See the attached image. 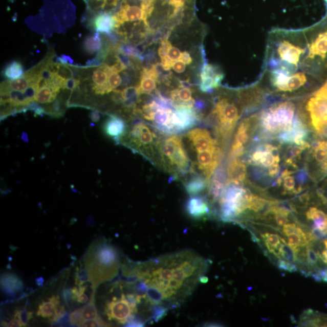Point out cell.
Listing matches in <instances>:
<instances>
[{
    "instance_id": "6da1fadb",
    "label": "cell",
    "mask_w": 327,
    "mask_h": 327,
    "mask_svg": "<svg viewBox=\"0 0 327 327\" xmlns=\"http://www.w3.org/2000/svg\"><path fill=\"white\" fill-rule=\"evenodd\" d=\"M208 267L203 257L186 250L124 266L123 273L135 277V292L144 296L151 309L162 306L169 310L192 294Z\"/></svg>"
},
{
    "instance_id": "7a4b0ae2",
    "label": "cell",
    "mask_w": 327,
    "mask_h": 327,
    "mask_svg": "<svg viewBox=\"0 0 327 327\" xmlns=\"http://www.w3.org/2000/svg\"><path fill=\"white\" fill-rule=\"evenodd\" d=\"M296 106L290 101L277 102L264 111L260 124L267 133L277 134L291 130L295 120Z\"/></svg>"
},
{
    "instance_id": "3957f363",
    "label": "cell",
    "mask_w": 327,
    "mask_h": 327,
    "mask_svg": "<svg viewBox=\"0 0 327 327\" xmlns=\"http://www.w3.org/2000/svg\"><path fill=\"white\" fill-rule=\"evenodd\" d=\"M158 150L166 168L178 174H185L190 170V160L181 138L170 135L158 143Z\"/></svg>"
},
{
    "instance_id": "277c9868",
    "label": "cell",
    "mask_w": 327,
    "mask_h": 327,
    "mask_svg": "<svg viewBox=\"0 0 327 327\" xmlns=\"http://www.w3.org/2000/svg\"><path fill=\"white\" fill-rule=\"evenodd\" d=\"M243 183L227 180L219 200L220 218L223 222L231 223L248 209L244 198Z\"/></svg>"
},
{
    "instance_id": "5b68a950",
    "label": "cell",
    "mask_w": 327,
    "mask_h": 327,
    "mask_svg": "<svg viewBox=\"0 0 327 327\" xmlns=\"http://www.w3.org/2000/svg\"><path fill=\"white\" fill-rule=\"evenodd\" d=\"M241 112L235 101L227 97L217 98L209 118L216 124V131L221 137H229L237 121Z\"/></svg>"
},
{
    "instance_id": "8992f818",
    "label": "cell",
    "mask_w": 327,
    "mask_h": 327,
    "mask_svg": "<svg viewBox=\"0 0 327 327\" xmlns=\"http://www.w3.org/2000/svg\"><path fill=\"white\" fill-rule=\"evenodd\" d=\"M173 110L160 107L152 100L139 110L145 120L152 122L154 127L165 135H175L172 121Z\"/></svg>"
},
{
    "instance_id": "52a82bcc",
    "label": "cell",
    "mask_w": 327,
    "mask_h": 327,
    "mask_svg": "<svg viewBox=\"0 0 327 327\" xmlns=\"http://www.w3.org/2000/svg\"><path fill=\"white\" fill-rule=\"evenodd\" d=\"M156 138L157 135L146 124L138 122L128 133L126 144L132 149L147 154L148 151L153 150Z\"/></svg>"
},
{
    "instance_id": "ba28073f",
    "label": "cell",
    "mask_w": 327,
    "mask_h": 327,
    "mask_svg": "<svg viewBox=\"0 0 327 327\" xmlns=\"http://www.w3.org/2000/svg\"><path fill=\"white\" fill-rule=\"evenodd\" d=\"M105 313L109 320L125 325L128 320L137 316L135 315L138 313V308L131 304L122 291L120 297L114 296L107 302Z\"/></svg>"
},
{
    "instance_id": "9c48e42d",
    "label": "cell",
    "mask_w": 327,
    "mask_h": 327,
    "mask_svg": "<svg viewBox=\"0 0 327 327\" xmlns=\"http://www.w3.org/2000/svg\"><path fill=\"white\" fill-rule=\"evenodd\" d=\"M95 272L99 274L102 272L103 277H107L104 272L112 276L117 273L118 268V254L114 247L109 244H102L96 250L95 253Z\"/></svg>"
},
{
    "instance_id": "30bf717a",
    "label": "cell",
    "mask_w": 327,
    "mask_h": 327,
    "mask_svg": "<svg viewBox=\"0 0 327 327\" xmlns=\"http://www.w3.org/2000/svg\"><path fill=\"white\" fill-rule=\"evenodd\" d=\"M132 0H123L118 12L114 15L117 22L116 28H120L125 22L143 21L148 26L147 19L150 15L145 9L143 0L139 6Z\"/></svg>"
},
{
    "instance_id": "8fae6325",
    "label": "cell",
    "mask_w": 327,
    "mask_h": 327,
    "mask_svg": "<svg viewBox=\"0 0 327 327\" xmlns=\"http://www.w3.org/2000/svg\"><path fill=\"white\" fill-rule=\"evenodd\" d=\"M259 120V115H254L241 122L237 128L230 150V157L232 159L234 158H238L244 154V145L249 141L250 134L252 133V130L256 126Z\"/></svg>"
},
{
    "instance_id": "7c38bea8",
    "label": "cell",
    "mask_w": 327,
    "mask_h": 327,
    "mask_svg": "<svg viewBox=\"0 0 327 327\" xmlns=\"http://www.w3.org/2000/svg\"><path fill=\"white\" fill-rule=\"evenodd\" d=\"M200 120V116L193 107L185 105L175 107L172 121L176 134L195 126Z\"/></svg>"
},
{
    "instance_id": "4fadbf2b",
    "label": "cell",
    "mask_w": 327,
    "mask_h": 327,
    "mask_svg": "<svg viewBox=\"0 0 327 327\" xmlns=\"http://www.w3.org/2000/svg\"><path fill=\"white\" fill-rule=\"evenodd\" d=\"M197 154V166L202 171L204 176L210 181L211 177L220 163V148L216 147L213 149L201 151Z\"/></svg>"
},
{
    "instance_id": "5bb4252c",
    "label": "cell",
    "mask_w": 327,
    "mask_h": 327,
    "mask_svg": "<svg viewBox=\"0 0 327 327\" xmlns=\"http://www.w3.org/2000/svg\"><path fill=\"white\" fill-rule=\"evenodd\" d=\"M186 137L197 153L217 147L216 141L213 140L210 132L204 128H194L188 132Z\"/></svg>"
},
{
    "instance_id": "9a60e30c",
    "label": "cell",
    "mask_w": 327,
    "mask_h": 327,
    "mask_svg": "<svg viewBox=\"0 0 327 327\" xmlns=\"http://www.w3.org/2000/svg\"><path fill=\"white\" fill-rule=\"evenodd\" d=\"M65 312L64 307L60 306L59 297L52 296L47 301L39 304L36 314L42 318H48L51 323H55Z\"/></svg>"
},
{
    "instance_id": "2e32d148",
    "label": "cell",
    "mask_w": 327,
    "mask_h": 327,
    "mask_svg": "<svg viewBox=\"0 0 327 327\" xmlns=\"http://www.w3.org/2000/svg\"><path fill=\"white\" fill-rule=\"evenodd\" d=\"M226 171L223 167H220L213 173L208 188V199L210 203H215L222 195L226 185Z\"/></svg>"
},
{
    "instance_id": "e0dca14e",
    "label": "cell",
    "mask_w": 327,
    "mask_h": 327,
    "mask_svg": "<svg viewBox=\"0 0 327 327\" xmlns=\"http://www.w3.org/2000/svg\"><path fill=\"white\" fill-rule=\"evenodd\" d=\"M126 127V124L123 119L112 115H109V118L104 125L105 134L113 139L117 143H120L124 137Z\"/></svg>"
},
{
    "instance_id": "ac0fdd59",
    "label": "cell",
    "mask_w": 327,
    "mask_h": 327,
    "mask_svg": "<svg viewBox=\"0 0 327 327\" xmlns=\"http://www.w3.org/2000/svg\"><path fill=\"white\" fill-rule=\"evenodd\" d=\"M187 212L194 219H202L210 213L209 203L206 198L200 196L191 197L187 201Z\"/></svg>"
},
{
    "instance_id": "d6986e66",
    "label": "cell",
    "mask_w": 327,
    "mask_h": 327,
    "mask_svg": "<svg viewBox=\"0 0 327 327\" xmlns=\"http://www.w3.org/2000/svg\"><path fill=\"white\" fill-rule=\"evenodd\" d=\"M158 75L154 64L144 68L142 71L140 83L137 88L140 94H150L156 89Z\"/></svg>"
},
{
    "instance_id": "ffe728a7",
    "label": "cell",
    "mask_w": 327,
    "mask_h": 327,
    "mask_svg": "<svg viewBox=\"0 0 327 327\" xmlns=\"http://www.w3.org/2000/svg\"><path fill=\"white\" fill-rule=\"evenodd\" d=\"M92 24L97 32L106 34L113 31L117 27L114 15L109 12L98 13L92 19Z\"/></svg>"
},
{
    "instance_id": "44dd1931",
    "label": "cell",
    "mask_w": 327,
    "mask_h": 327,
    "mask_svg": "<svg viewBox=\"0 0 327 327\" xmlns=\"http://www.w3.org/2000/svg\"><path fill=\"white\" fill-rule=\"evenodd\" d=\"M1 286L3 292L9 296H15L24 289L22 280L12 273L3 274L1 277Z\"/></svg>"
},
{
    "instance_id": "7402d4cb",
    "label": "cell",
    "mask_w": 327,
    "mask_h": 327,
    "mask_svg": "<svg viewBox=\"0 0 327 327\" xmlns=\"http://www.w3.org/2000/svg\"><path fill=\"white\" fill-rule=\"evenodd\" d=\"M210 181L204 176L194 175L184 184L185 189L190 196H198L209 188Z\"/></svg>"
},
{
    "instance_id": "603a6c76",
    "label": "cell",
    "mask_w": 327,
    "mask_h": 327,
    "mask_svg": "<svg viewBox=\"0 0 327 327\" xmlns=\"http://www.w3.org/2000/svg\"><path fill=\"white\" fill-rule=\"evenodd\" d=\"M39 91L35 97V101L41 104H48L54 101L60 89L51 86L46 83L42 77L39 82Z\"/></svg>"
},
{
    "instance_id": "cb8c5ba5",
    "label": "cell",
    "mask_w": 327,
    "mask_h": 327,
    "mask_svg": "<svg viewBox=\"0 0 327 327\" xmlns=\"http://www.w3.org/2000/svg\"><path fill=\"white\" fill-rule=\"evenodd\" d=\"M170 98L175 106L185 105L193 107L195 100L192 97V92L189 88L180 86L170 92Z\"/></svg>"
},
{
    "instance_id": "d4e9b609",
    "label": "cell",
    "mask_w": 327,
    "mask_h": 327,
    "mask_svg": "<svg viewBox=\"0 0 327 327\" xmlns=\"http://www.w3.org/2000/svg\"><path fill=\"white\" fill-rule=\"evenodd\" d=\"M246 166L238 158H234L227 168L229 181L242 182L246 178Z\"/></svg>"
},
{
    "instance_id": "484cf974",
    "label": "cell",
    "mask_w": 327,
    "mask_h": 327,
    "mask_svg": "<svg viewBox=\"0 0 327 327\" xmlns=\"http://www.w3.org/2000/svg\"><path fill=\"white\" fill-rule=\"evenodd\" d=\"M306 215L307 219L313 221L312 229H318L327 235V214L316 207H311Z\"/></svg>"
},
{
    "instance_id": "4316f807",
    "label": "cell",
    "mask_w": 327,
    "mask_h": 327,
    "mask_svg": "<svg viewBox=\"0 0 327 327\" xmlns=\"http://www.w3.org/2000/svg\"><path fill=\"white\" fill-rule=\"evenodd\" d=\"M122 99L124 106L128 108H136L137 104L140 100V92L137 87L130 86L121 91Z\"/></svg>"
},
{
    "instance_id": "83f0119b",
    "label": "cell",
    "mask_w": 327,
    "mask_h": 327,
    "mask_svg": "<svg viewBox=\"0 0 327 327\" xmlns=\"http://www.w3.org/2000/svg\"><path fill=\"white\" fill-rule=\"evenodd\" d=\"M261 236L269 253L280 258L279 248L281 245V237L278 234L270 233L262 234Z\"/></svg>"
},
{
    "instance_id": "f1b7e54d",
    "label": "cell",
    "mask_w": 327,
    "mask_h": 327,
    "mask_svg": "<svg viewBox=\"0 0 327 327\" xmlns=\"http://www.w3.org/2000/svg\"><path fill=\"white\" fill-rule=\"evenodd\" d=\"M200 76L201 80L207 78H212L221 82L223 81L224 77V74L217 66L210 64L207 62L203 65Z\"/></svg>"
},
{
    "instance_id": "f546056e",
    "label": "cell",
    "mask_w": 327,
    "mask_h": 327,
    "mask_svg": "<svg viewBox=\"0 0 327 327\" xmlns=\"http://www.w3.org/2000/svg\"><path fill=\"white\" fill-rule=\"evenodd\" d=\"M5 77L9 80H15L24 75V69L20 62L14 61L9 64L4 71Z\"/></svg>"
},
{
    "instance_id": "4dcf8cb0",
    "label": "cell",
    "mask_w": 327,
    "mask_h": 327,
    "mask_svg": "<svg viewBox=\"0 0 327 327\" xmlns=\"http://www.w3.org/2000/svg\"><path fill=\"white\" fill-rule=\"evenodd\" d=\"M102 39L99 32L95 33L94 35L88 36L85 38L84 42L85 51L89 54H93L98 51H100L102 48Z\"/></svg>"
},
{
    "instance_id": "1f68e13d",
    "label": "cell",
    "mask_w": 327,
    "mask_h": 327,
    "mask_svg": "<svg viewBox=\"0 0 327 327\" xmlns=\"http://www.w3.org/2000/svg\"><path fill=\"white\" fill-rule=\"evenodd\" d=\"M95 303V290H93L90 300L86 305L82 307V321L83 320L100 318Z\"/></svg>"
},
{
    "instance_id": "d6a6232c",
    "label": "cell",
    "mask_w": 327,
    "mask_h": 327,
    "mask_svg": "<svg viewBox=\"0 0 327 327\" xmlns=\"http://www.w3.org/2000/svg\"><path fill=\"white\" fill-rule=\"evenodd\" d=\"M279 161L280 158L278 155H274L272 151H267L264 148L263 156L257 165L269 168L274 165L279 163Z\"/></svg>"
},
{
    "instance_id": "836d02e7",
    "label": "cell",
    "mask_w": 327,
    "mask_h": 327,
    "mask_svg": "<svg viewBox=\"0 0 327 327\" xmlns=\"http://www.w3.org/2000/svg\"><path fill=\"white\" fill-rule=\"evenodd\" d=\"M280 257L290 263H296V257L295 250L291 247L286 241L281 238V245L279 248Z\"/></svg>"
},
{
    "instance_id": "e575fe53",
    "label": "cell",
    "mask_w": 327,
    "mask_h": 327,
    "mask_svg": "<svg viewBox=\"0 0 327 327\" xmlns=\"http://www.w3.org/2000/svg\"><path fill=\"white\" fill-rule=\"evenodd\" d=\"M121 0H85V3H89L94 6L104 10L105 9H114L120 3Z\"/></svg>"
},
{
    "instance_id": "d590c367",
    "label": "cell",
    "mask_w": 327,
    "mask_h": 327,
    "mask_svg": "<svg viewBox=\"0 0 327 327\" xmlns=\"http://www.w3.org/2000/svg\"><path fill=\"white\" fill-rule=\"evenodd\" d=\"M268 201H267L263 198L254 195L253 200L251 201L248 209L255 211V212H258V211L264 209L267 205L269 204Z\"/></svg>"
},
{
    "instance_id": "8d00e7d4",
    "label": "cell",
    "mask_w": 327,
    "mask_h": 327,
    "mask_svg": "<svg viewBox=\"0 0 327 327\" xmlns=\"http://www.w3.org/2000/svg\"><path fill=\"white\" fill-rule=\"evenodd\" d=\"M33 313L28 311L26 307L24 309L16 310L14 314V318H18L22 323L23 326L28 324L29 320L32 318Z\"/></svg>"
},
{
    "instance_id": "74e56055",
    "label": "cell",
    "mask_w": 327,
    "mask_h": 327,
    "mask_svg": "<svg viewBox=\"0 0 327 327\" xmlns=\"http://www.w3.org/2000/svg\"><path fill=\"white\" fill-rule=\"evenodd\" d=\"M280 178L284 181V188L286 193H296L295 180L294 177L289 175Z\"/></svg>"
},
{
    "instance_id": "f35d334b",
    "label": "cell",
    "mask_w": 327,
    "mask_h": 327,
    "mask_svg": "<svg viewBox=\"0 0 327 327\" xmlns=\"http://www.w3.org/2000/svg\"><path fill=\"white\" fill-rule=\"evenodd\" d=\"M276 265L280 270L285 271V272H295L298 271V267L295 263H290L282 258L279 259Z\"/></svg>"
},
{
    "instance_id": "ab89813d",
    "label": "cell",
    "mask_w": 327,
    "mask_h": 327,
    "mask_svg": "<svg viewBox=\"0 0 327 327\" xmlns=\"http://www.w3.org/2000/svg\"><path fill=\"white\" fill-rule=\"evenodd\" d=\"M122 78L118 73L112 72L109 75L108 79V85L112 92H113L115 89L120 86L121 84Z\"/></svg>"
},
{
    "instance_id": "60d3db41",
    "label": "cell",
    "mask_w": 327,
    "mask_h": 327,
    "mask_svg": "<svg viewBox=\"0 0 327 327\" xmlns=\"http://www.w3.org/2000/svg\"><path fill=\"white\" fill-rule=\"evenodd\" d=\"M110 326L109 323L105 322L101 318L96 319H91L83 320L82 321L78 326Z\"/></svg>"
},
{
    "instance_id": "b9f144b4",
    "label": "cell",
    "mask_w": 327,
    "mask_h": 327,
    "mask_svg": "<svg viewBox=\"0 0 327 327\" xmlns=\"http://www.w3.org/2000/svg\"><path fill=\"white\" fill-rule=\"evenodd\" d=\"M89 276L86 270L81 269L77 271L75 276V283L78 287L83 286L85 282L89 281Z\"/></svg>"
},
{
    "instance_id": "7bdbcfd3",
    "label": "cell",
    "mask_w": 327,
    "mask_h": 327,
    "mask_svg": "<svg viewBox=\"0 0 327 327\" xmlns=\"http://www.w3.org/2000/svg\"><path fill=\"white\" fill-rule=\"evenodd\" d=\"M171 45L167 39H164L161 41L159 49H158V55H159L161 60L168 58V51L169 50Z\"/></svg>"
},
{
    "instance_id": "ee69618b",
    "label": "cell",
    "mask_w": 327,
    "mask_h": 327,
    "mask_svg": "<svg viewBox=\"0 0 327 327\" xmlns=\"http://www.w3.org/2000/svg\"><path fill=\"white\" fill-rule=\"evenodd\" d=\"M288 244L294 250L302 247V239L296 233L290 234L288 236Z\"/></svg>"
},
{
    "instance_id": "f6af8a7d",
    "label": "cell",
    "mask_w": 327,
    "mask_h": 327,
    "mask_svg": "<svg viewBox=\"0 0 327 327\" xmlns=\"http://www.w3.org/2000/svg\"><path fill=\"white\" fill-rule=\"evenodd\" d=\"M311 277L315 281L327 282V267L312 273Z\"/></svg>"
},
{
    "instance_id": "bcb514c9",
    "label": "cell",
    "mask_w": 327,
    "mask_h": 327,
    "mask_svg": "<svg viewBox=\"0 0 327 327\" xmlns=\"http://www.w3.org/2000/svg\"><path fill=\"white\" fill-rule=\"evenodd\" d=\"M82 322V308L74 310L70 314V324L77 325Z\"/></svg>"
},
{
    "instance_id": "7dc6e473",
    "label": "cell",
    "mask_w": 327,
    "mask_h": 327,
    "mask_svg": "<svg viewBox=\"0 0 327 327\" xmlns=\"http://www.w3.org/2000/svg\"><path fill=\"white\" fill-rule=\"evenodd\" d=\"M26 108L29 109L34 112V113L36 116L42 117L46 114V111L43 108L39 105L36 102L33 101L31 103H30Z\"/></svg>"
},
{
    "instance_id": "c3c4849f",
    "label": "cell",
    "mask_w": 327,
    "mask_h": 327,
    "mask_svg": "<svg viewBox=\"0 0 327 327\" xmlns=\"http://www.w3.org/2000/svg\"><path fill=\"white\" fill-rule=\"evenodd\" d=\"M182 53L179 49L173 47L171 46L168 51V57L170 59L171 61L173 62L179 60L181 57Z\"/></svg>"
},
{
    "instance_id": "681fc988",
    "label": "cell",
    "mask_w": 327,
    "mask_h": 327,
    "mask_svg": "<svg viewBox=\"0 0 327 327\" xmlns=\"http://www.w3.org/2000/svg\"><path fill=\"white\" fill-rule=\"evenodd\" d=\"M186 64L184 63L183 61L178 60L173 62L172 68L173 70L179 73V74H181V73L184 72L186 71Z\"/></svg>"
},
{
    "instance_id": "f907efd6",
    "label": "cell",
    "mask_w": 327,
    "mask_h": 327,
    "mask_svg": "<svg viewBox=\"0 0 327 327\" xmlns=\"http://www.w3.org/2000/svg\"><path fill=\"white\" fill-rule=\"evenodd\" d=\"M297 226H298L295 223L286 224L283 226V232L288 236L290 234L295 233Z\"/></svg>"
},
{
    "instance_id": "816d5d0a",
    "label": "cell",
    "mask_w": 327,
    "mask_h": 327,
    "mask_svg": "<svg viewBox=\"0 0 327 327\" xmlns=\"http://www.w3.org/2000/svg\"><path fill=\"white\" fill-rule=\"evenodd\" d=\"M55 323L57 325H67L68 323H70V315L68 313L65 312Z\"/></svg>"
},
{
    "instance_id": "f5cc1de1",
    "label": "cell",
    "mask_w": 327,
    "mask_h": 327,
    "mask_svg": "<svg viewBox=\"0 0 327 327\" xmlns=\"http://www.w3.org/2000/svg\"><path fill=\"white\" fill-rule=\"evenodd\" d=\"M303 150H304V148L302 147L299 146V145L292 147V148H291L290 151L291 157L296 158L299 157L300 155L302 154Z\"/></svg>"
},
{
    "instance_id": "db71d44e",
    "label": "cell",
    "mask_w": 327,
    "mask_h": 327,
    "mask_svg": "<svg viewBox=\"0 0 327 327\" xmlns=\"http://www.w3.org/2000/svg\"><path fill=\"white\" fill-rule=\"evenodd\" d=\"M206 104L202 100H197L194 101L193 108L197 112H200L204 110L206 108Z\"/></svg>"
},
{
    "instance_id": "11a10c76",
    "label": "cell",
    "mask_w": 327,
    "mask_h": 327,
    "mask_svg": "<svg viewBox=\"0 0 327 327\" xmlns=\"http://www.w3.org/2000/svg\"><path fill=\"white\" fill-rule=\"evenodd\" d=\"M180 59L186 64H190L193 61V59L191 58L189 53L186 51L182 53Z\"/></svg>"
},
{
    "instance_id": "9f6ffc18",
    "label": "cell",
    "mask_w": 327,
    "mask_h": 327,
    "mask_svg": "<svg viewBox=\"0 0 327 327\" xmlns=\"http://www.w3.org/2000/svg\"><path fill=\"white\" fill-rule=\"evenodd\" d=\"M62 295H63V298L66 304L69 306V302H70L71 300L72 299V290L69 289H64L63 293H62Z\"/></svg>"
},
{
    "instance_id": "6f0895ef",
    "label": "cell",
    "mask_w": 327,
    "mask_h": 327,
    "mask_svg": "<svg viewBox=\"0 0 327 327\" xmlns=\"http://www.w3.org/2000/svg\"><path fill=\"white\" fill-rule=\"evenodd\" d=\"M279 171V163L274 165V166L269 168V174L270 177H275Z\"/></svg>"
},
{
    "instance_id": "680465c9",
    "label": "cell",
    "mask_w": 327,
    "mask_h": 327,
    "mask_svg": "<svg viewBox=\"0 0 327 327\" xmlns=\"http://www.w3.org/2000/svg\"><path fill=\"white\" fill-rule=\"evenodd\" d=\"M91 120L94 122V123H97L100 119V114L98 111H94L91 112L90 114Z\"/></svg>"
},
{
    "instance_id": "91938a15",
    "label": "cell",
    "mask_w": 327,
    "mask_h": 327,
    "mask_svg": "<svg viewBox=\"0 0 327 327\" xmlns=\"http://www.w3.org/2000/svg\"><path fill=\"white\" fill-rule=\"evenodd\" d=\"M8 325L9 326L11 327H19L23 326L22 323L20 321H19V320L18 318H14V319L10 320L9 322L8 323Z\"/></svg>"
},
{
    "instance_id": "94428289",
    "label": "cell",
    "mask_w": 327,
    "mask_h": 327,
    "mask_svg": "<svg viewBox=\"0 0 327 327\" xmlns=\"http://www.w3.org/2000/svg\"><path fill=\"white\" fill-rule=\"evenodd\" d=\"M318 254L322 262L327 265V249L323 250L321 253H318Z\"/></svg>"
},
{
    "instance_id": "6125c7cd",
    "label": "cell",
    "mask_w": 327,
    "mask_h": 327,
    "mask_svg": "<svg viewBox=\"0 0 327 327\" xmlns=\"http://www.w3.org/2000/svg\"><path fill=\"white\" fill-rule=\"evenodd\" d=\"M320 169L323 172H327V158L320 164Z\"/></svg>"
},
{
    "instance_id": "be15d7a7",
    "label": "cell",
    "mask_w": 327,
    "mask_h": 327,
    "mask_svg": "<svg viewBox=\"0 0 327 327\" xmlns=\"http://www.w3.org/2000/svg\"><path fill=\"white\" fill-rule=\"evenodd\" d=\"M36 284H37L38 286H42V284H43L45 280L44 279L42 278V277H39L38 278L36 279Z\"/></svg>"
},
{
    "instance_id": "e7e4bbea",
    "label": "cell",
    "mask_w": 327,
    "mask_h": 327,
    "mask_svg": "<svg viewBox=\"0 0 327 327\" xmlns=\"http://www.w3.org/2000/svg\"><path fill=\"white\" fill-rule=\"evenodd\" d=\"M21 139L23 141L26 142V143H28L29 141L28 134L23 132L22 134Z\"/></svg>"
},
{
    "instance_id": "03108f58",
    "label": "cell",
    "mask_w": 327,
    "mask_h": 327,
    "mask_svg": "<svg viewBox=\"0 0 327 327\" xmlns=\"http://www.w3.org/2000/svg\"><path fill=\"white\" fill-rule=\"evenodd\" d=\"M1 324L3 326H9L8 323L5 321L2 322Z\"/></svg>"
}]
</instances>
